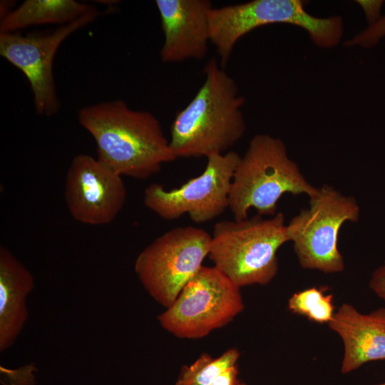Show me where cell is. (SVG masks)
Here are the masks:
<instances>
[{
  "label": "cell",
  "instance_id": "cell-3",
  "mask_svg": "<svg viewBox=\"0 0 385 385\" xmlns=\"http://www.w3.org/2000/svg\"><path fill=\"white\" fill-rule=\"evenodd\" d=\"M318 192L289 158L279 138L257 134L235 170L229 208L237 221L247 219L252 207L260 216L274 215L284 194H305L311 198Z\"/></svg>",
  "mask_w": 385,
  "mask_h": 385
},
{
  "label": "cell",
  "instance_id": "cell-8",
  "mask_svg": "<svg viewBox=\"0 0 385 385\" xmlns=\"http://www.w3.org/2000/svg\"><path fill=\"white\" fill-rule=\"evenodd\" d=\"M211 235L192 227L165 232L144 248L134 269L145 289L155 302L169 307L208 256Z\"/></svg>",
  "mask_w": 385,
  "mask_h": 385
},
{
  "label": "cell",
  "instance_id": "cell-19",
  "mask_svg": "<svg viewBox=\"0 0 385 385\" xmlns=\"http://www.w3.org/2000/svg\"><path fill=\"white\" fill-rule=\"evenodd\" d=\"M356 2L364 12L369 26L375 24L381 17V10L384 1L381 0H359Z\"/></svg>",
  "mask_w": 385,
  "mask_h": 385
},
{
  "label": "cell",
  "instance_id": "cell-12",
  "mask_svg": "<svg viewBox=\"0 0 385 385\" xmlns=\"http://www.w3.org/2000/svg\"><path fill=\"white\" fill-rule=\"evenodd\" d=\"M164 41L160 58L164 63L202 59L210 41L208 0H156Z\"/></svg>",
  "mask_w": 385,
  "mask_h": 385
},
{
  "label": "cell",
  "instance_id": "cell-10",
  "mask_svg": "<svg viewBox=\"0 0 385 385\" xmlns=\"http://www.w3.org/2000/svg\"><path fill=\"white\" fill-rule=\"evenodd\" d=\"M96 8L77 19L43 34H0V55L19 68L28 79L38 114L46 117L60 109L53 73L56 53L72 34L98 16Z\"/></svg>",
  "mask_w": 385,
  "mask_h": 385
},
{
  "label": "cell",
  "instance_id": "cell-17",
  "mask_svg": "<svg viewBox=\"0 0 385 385\" xmlns=\"http://www.w3.org/2000/svg\"><path fill=\"white\" fill-rule=\"evenodd\" d=\"M325 287H312L294 293L289 299L288 309L317 324H328L335 312L333 295Z\"/></svg>",
  "mask_w": 385,
  "mask_h": 385
},
{
  "label": "cell",
  "instance_id": "cell-14",
  "mask_svg": "<svg viewBox=\"0 0 385 385\" xmlns=\"http://www.w3.org/2000/svg\"><path fill=\"white\" fill-rule=\"evenodd\" d=\"M34 287L31 272L0 247V351L10 348L28 319L26 297Z\"/></svg>",
  "mask_w": 385,
  "mask_h": 385
},
{
  "label": "cell",
  "instance_id": "cell-15",
  "mask_svg": "<svg viewBox=\"0 0 385 385\" xmlns=\"http://www.w3.org/2000/svg\"><path fill=\"white\" fill-rule=\"evenodd\" d=\"M93 8L74 0H26L1 18L0 34L15 33L34 26L64 25Z\"/></svg>",
  "mask_w": 385,
  "mask_h": 385
},
{
  "label": "cell",
  "instance_id": "cell-2",
  "mask_svg": "<svg viewBox=\"0 0 385 385\" xmlns=\"http://www.w3.org/2000/svg\"><path fill=\"white\" fill-rule=\"evenodd\" d=\"M203 71L202 85L171 125L170 146L176 158L222 154L245 133V98L234 79L215 58Z\"/></svg>",
  "mask_w": 385,
  "mask_h": 385
},
{
  "label": "cell",
  "instance_id": "cell-16",
  "mask_svg": "<svg viewBox=\"0 0 385 385\" xmlns=\"http://www.w3.org/2000/svg\"><path fill=\"white\" fill-rule=\"evenodd\" d=\"M240 356L236 348L215 358L202 353L192 364L181 368L175 385H210L222 371L237 364Z\"/></svg>",
  "mask_w": 385,
  "mask_h": 385
},
{
  "label": "cell",
  "instance_id": "cell-21",
  "mask_svg": "<svg viewBox=\"0 0 385 385\" xmlns=\"http://www.w3.org/2000/svg\"><path fill=\"white\" fill-rule=\"evenodd\" d=\"M210 385H245L239 378L238 364L222 371Z\"/></svg>",
  "mask_w": 385,
  "mask_h": 385
},
{
  "label": "cell",
  "instance_id": "cell-20",
  "mask_svg": "<svg viewBox=\"0 0 385 385\" xmlns=\"http://www.w3.org/2000/svg\"><path fill=\"white\" fill-rule=\"evenodd\" d=\"M369 286L371 290L385 302V261L371 274Z\"/></svg>",
  "mask_w": 385,
  "mask_h": 385
},
{
  "label": "cell",
  "instance_id": "cell-13",
  "mask_svg": "<svg viewBox=\"0 0 385 385\" xmlns=\"http://www.w3.org/2000/svg\"><path fill=\"white\" fill-rule=\"evenodd\" d=\"M344 344L341 372L350 373L364 364L385 360V308L361 313L343 303L327 324Z\"/></svg>",
  "mask_w": 385,
  "mask_h": 385
},
{
  "label": "cell",
  "instance_id": "cell-22",
  "mask_svg": "<svg viewBox=\"0 0 385 385\" xmlns=\"http://www.w3.org/2000/svg\"><path fill=\"white\" fill-rule=\"evenodd\" d=\"M375 385H385V382L379 383V384H375Z\"/></svg>",
  "mask_w": 385,
  "mask_h": 385
},
{
  "label": "cell",
  "instance_id": "cell-9",
  "mask_svg": "<svg viewBox=\"0 0 385 385\" xmlns=\"http://www.w3.org/2000/svg\"><path fill=\"white\" fill-rule=\"evenodd\" d=\"M235 151L207 157L204 171L178 188L170 190L152 183L144 191V205L164 220L188 213L195 223L210 221L229 207L235 170L240 160Z\"/></svg>",
  "mask_w": 385,
  "mask_h": 385
},
{
  "label": "cell",
  "instance_id": "cell-1",
  "mask_svg": "<svg viewBox=\"0 0 385 385\" xmlns=\"http://www.w3.org/2000/svg\"><path fill=\"white\" fill-rule=\"evenodd\" d=\"M78 120L96 144V158L123 176L145 179L176 159L158 119L123 100L83 106Z\"/></svg>",
  "mask_w": 385,
  "mask_h": 385
},
{
  "label": "cell",
  "instance_id": "cell-7",
  "mask_svg": "<svg viewBox=\"0 0 385 385\" xmlns=\"http://www.w3.org/2000/svg\"><path fill=\"white\" fill-rule=\"evenodd\" d=\"M240 289L215 266H202L158 320L176 337H205L242 312L245 304Z\"/></svg>",
  "mask_w": 385,
  "mask_h": 385
},
{
  "label": "cell",
  "instance_id": "cell-4",
  "mask_svg": "<svg viewBox=\"0 0 385 385\" xmlns=\"http://www.w3.org/2000/svg\"><path fill=\"white\" fill-rule=\"evenodd\" d=\"M289 241L284 216L256 215L243 220H222L213 227L209 257L239 287L269 284L278 271V250Z\"/></svg>",
  "mask_w": 385,
  "mask_h": 385
},
{
  "label": "cell",
  "instance_id": "cell-5",
  "mask_svg": "<svg viewBox=\"0 0 385 385\" xmlns=\"http://www.w3.org/2000/svg\"><path fill=\"white\" fill-rule=\"evenodd\" d=\"M301 0H253L213 7L210 14V41L216 48L221 66L225 68L237 42L260 26L288 24L305 30L317 46L330 48L343 36L339 16L320 18L311 15Z\"/></svg>",
  "mask_w": 385,
  "mask_h": 385
},
{
  "label": "cell",
  "instance_id": "cell-11",
  "mask_svg": "<svg viewBox=\"0 0 385 385\" xmlns=\"http://www.w3.org/2000/svg\"><path fill=\"white\" fill-rule=\"evenodd\" d=\"M64 198L71 217L90 225L111 223L122 210L126 188L122 176L88 154L75 156L68 168Z\"/></svg>",
  "mask_w": 385,
  "mask_h": 385
},
{
  "label": "cell",
  "instance_id": "cell-18",
  "mask_svg": "<svg viewBox=\"0 0 385 385\" xmlns=\"http://www.w3.org/2000/svg\"><path fill=\"white\" fill-rule=\"evenodd\" d=\"M385 36V15L375 24L368 26L354 37L344 42L346 46H359L369 48L375 46Z\"/></svg>",
  "mask_w": 385,
  "mask_h": 385
},
{
  "label": "cell",
  "instance_id": "cell-6",
  "mask_svg": "<svg viewBox=\"0 0 385 385\" xmlns=\"http://www.w3.org/2000/svg\"><path fill=\"white\" fill-rule=\"evenodd\" d=\"M360 209L353 197L345 196L324 185L287 225V233L302 268L337 273L344 269L338 248L340 228L346 222H357Z\"/></svg>",
  "mask_w": 385,
  "mask_h": 385
}]
</instances>
